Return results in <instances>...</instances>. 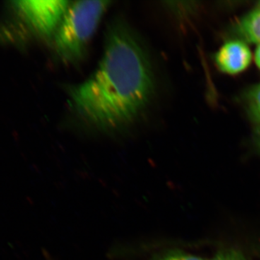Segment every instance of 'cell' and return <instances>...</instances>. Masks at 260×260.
Instances as JSON below:
<instances>
[{
  "label": "cell",
  "mask_w": 260,
  "mask_h": 260,
  "mask_svg": "<svg viewBox=\"0 0 260 260\" xmlns=\"http://www.w3.org/2000/svg\"><path fill=\"white\" fill-rule=\"evenodd\" d=\"M154 93L151 65L133 29L121 20L110 23L96 69L85 81L68 87L73 110L89 125L116 131L133 124Z\"/></svg>",
  "instance_id": "6da1fadb"
},
{
  "label": "cell",
  "mask_w": 260,
  "mask_h": 260,
  "mask_svg": "<svg viewBox=\"0 0 260 260\" xmlns=\"http://www.w3.org/2000/svg\"><path fill=\"white\" fill-rule=\"evenodd\" d=\"M110 1L72 2L59 28L53 37L58 58L64 64H76L86 55Z\"/></svg>",
  "instance_id": "7a4b0ae2"
},
{
  "label": "cell",
  "mask_w": 260,
  "mask_h": 260,
  "mask_svg": "<svg viewBox=\"0 0 260 260\" xmlns=\"http://www.w3.org/2000/svg\"><path fill=\"white\" fill-rule=\"evenodd\" d=\"M72 2L19 1L16 6L34 30L43 37H54Z\"/></svg>",
  "instance_id": "3957f363"
},
{
  "label": "cell",
  "mask_w": 260,
  "mask_h": 260,
  "mask_svg": "<svg viewBox=\"0 0 260 260\" xmlns=\"http://www.w3.org/2000/svg\"><path fill=\"white\" fill-rule=\"evenodd\" d=\"M251 52L244 43L234 41L226 43L216 55V62L222 71L237 74L245 70L251 61Z\"/></svg>",
  "instance_id": "277c9868"
},
{
  "label": "cell",
  "mask_w": 260,
  "mask_h": 260,
  "mask_svg": "<svg viewBox=\"0 0 260 260\" xmlns=\"http://www.w3.org/2000/svg\"><path fill=\"white\" fill-rule=\"evenodd\" d=\"M239 30L246 40L260 44V10L244 17L239 23Z\"/></svg>",
  "instance_id": "5b68a950"
},
{
  "label": "cell",
  "mask_w": 260,
  "mask_h": 260,
  "mask_svg": "<svg viewBox=\"0 0 260 260\" xmlns=\"http://www.w3.org/2000/svg\"><path fill=\"white\" fill-rule=\"evenodd\" d=\"M249 101L251 113L260 121V84L251 90Z\"/></svg>",
  "instance_id": "8992f818"
},
{
  "label": "cell",
  "mask_w": 260,
  "mask_h": 260,
  "mask_svg": "<svg viewBox=\"0 0 260 260\" xmlns=\"http://www.w3.org/2000/svg\"><path fill=\"white\" fill-rule=\"evenodd\" d=\"M211 260H248L242 253L234 249H224L219 251Z\"/></svg>",
  "instance_id": "52a82bcc"
},
{
  "label": "cell",
  "mask_w": 260,
  "mask_h": 260,
  "mask_svg": "<svg viewBox=\"0 0 260 260\" xmlns=\"http://www.w3.org/2000/svg\"><path fill=\"white\" fill-rule=\"evenodd\" d=\"M152 260H204L198 256L191 255V254H185V253L171 252L167 254H164Z\"/></svg>",
  "instance_id": "ba28073f"
},
{
  "label": "cell",
  "mask_w": 260,
  "mask_h": 260,
  "mask_svg": "<svg viewBox=\"0 0 260 260\" xmlns=\"http://www.w3.org/2000/svg\"><path fill=\"white\" fill-rule=\"evenodd\" d=\"M255 61L256 65L259 67L260 69V44L258 46V47L256 48L255 52Z\"/></svg>",
  "instance_id": "9c48e42d"
}]
</instances>
